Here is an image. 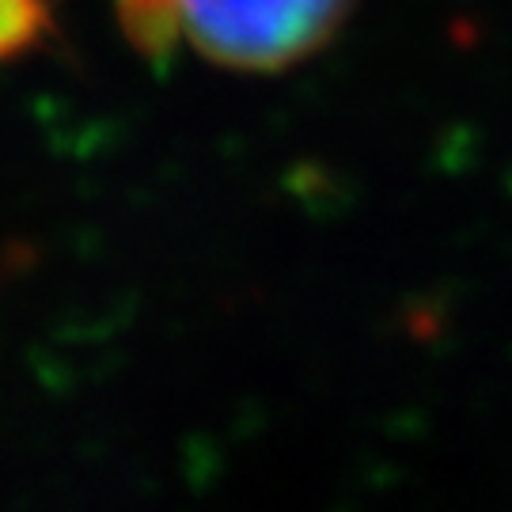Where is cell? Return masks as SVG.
<instances>
[{"instance_id": "cell-1", "label": "cell", "mask_w": 512, "mask_h": 512, "mask_svg": "<svg viewBox=\"0 0 512 512\" xmlns=\"http://www.w3.org/2000/svg\"><path fill=\"white\" fill-rule=\"evenodd\" d=\"M353 0H179L183 35L213 65L277 73L323 50Z\"/></svg>"}, {"instance_id": "cell-2", "label": "cell", "mask_w": 512, "mask_h": 512, "mask_svg": "<svg viewBox=\"0 0 512 512\" xmlns=\"http://www.w3.org/2000/svg\"><path fill=\"white\" fill-rule=\"evenodd\" d=\"M118 23L133 50L145 57H164L183 35L179 0H118Z\"/></svg>"}, {"instance_id": "cell-3", "label": "cell", "mask_w": 512, "mask_h": 512, "mask_svg": "<svg viewBox=\"0 0 512 512\" xmlns=\"http://www.w3.org/2000/svg\"><path fill=\"white\" fill-rule=\"evenodd\" d=\"M54 27L50 0H0V65L42 50Z\"/></svg>"}]
</instances>
